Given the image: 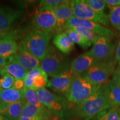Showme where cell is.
I'll return each mask as SVG.
<instances>
[{
    "label": "cell",
    "mask_w": 120,
    "mask_h": 120,
    "mask_svg": "<svg viewBox=\"0 0 120 120\" xmlns=\"http://www.w3.org/2000/svg\"><path fill=\"white\" fill-rule=\"evenodd\" d=\"M103 87L101 88L85 102L77 105L76 113L85 120H91L99 113L110 109Z\"/></svg>",
    "instance_id": "cell-1"
},
{
    "label": "cell",
    "mask_w": 120,
    "mask_h": 120,
    "mask_svg": "<svg viewBox=\"0 0 120 120\" xmlns=\"http://www.w3.org/2000/svg\"><path fill=\"white\" fill-rule=\"evenodd\" d=\"M48 82V75L42 70L40 74L34 77L31 90L36 91L37 90L45 88V87L47 86Z\"/></svg>",
    "instance_id": "cell-27"
},
{
    "label": "cell",
    "mask_w": 120,
    "mask_h": 120,
    "mask_svg": "<svg viewBox=\"0 0 120 120\" xmlns=\"http://www.w3.org/2000/svg\"></svg>",
    "instance_id": "cell-44"
},
{
    "label": "cell",
    "mask_w": 120,
    "mask_h": 120,
    "mask_svg": "<svg viewBox=\"0 0 120 120\" xmlns=\"http://www.w3.org/2000/svg\"><path fill=\"white\" fill-rule=\"evenodd\" d=\"M4 34H0V40H1V39H2L3 38H4Z\"/></svg>",
    "instance_id": "cell-41"
},
{
    "label": "cell",
    "mask_w": 120,
    "mask_h": 120,
    "mask_svg": "<svg viewBox=\"0 0 120 120\" xmlns=\"http://www.w3.org/2000/svg\"><path fill=\"white\" fill-rule=\"evenodd\" d=\"M24 92H25V99L27 102L36 106L38 109H40L46 116L50 118L52 113L41 103L38 95H37L36 91L28 89L25 87L24 88Z\"/></svg>",
    "instance_id": "cell-22"
},
{
    "label": "cell",
    "mask_w": 120,
    "mask_h": 120,
    "mask_svg": "<svg viewBox=\"0 0 120 120\" xmlns=\"http://www.w3.org/2000/svg\"><path fill=\"white\" fill-rule=\"evenodd\" d=\"M42 69L40 67L38 68L33 69V70L28 72L26 77L24 79L25 86L26 88L31 90L34 77H36L37 75L40 74L41 72L42 71Z\"/></svg>",
    "instance_id": "cell-30"
},
{
    "label": "cell",
    "mask_w": 120,
    "mask_h": 120,
    "mask_svg": "<svg viewBox=\"0 0 120 120\" xmlns=\"http://www.w3.org/2000/svg\"><path fill=\"white\" fill-rule=\"evenodd\" d=\"M111 108L120 107V87L115 85L111 80L102 85Z\"/></svg>",
    "instance_id": "cell-17"
},
{
    "label": "cell",
    "mask_w": 120,
    "mask_h": 120,
    "mask_svg": "<svg viewBox=\"0 0 120 120\" xmlns=\"http://www.w3.org/2000/svg\"><path fill=\"white\" fill-rule=\"evenodd\" d=\"M68 28H82L90 30L101 36H113L114 32L111 29L105 27L101 24L92 21L81 19L73 16L67 22L65 29Z\"/></svg>",
    "instance_id": "cell-9"
},
{
    "label": "cell",
    "mask_w": 120,
    "mask_h": 120,
    "mask_svg": "<svg viewBox=\"0 0 120 120\" xmlns=\"http://www.w3.org/2000/svg\"><path fill=\"white\" fill-rule=\"evenodd\" d=\"M64 32L71 39L74 43L79 45L83 49H88L92 44L91 41L87 40L72 28H66L64 30Z\"/></svg>",
    "instance_id": "cell-24"
},
{
    "label": "cell",
    "mask_w": 120,
    "mask_h": 120,
    "mask_svg": "<svg viewBox=\"0 0 120 120\" xmlns=\"http://www.w3.org/2000/svg\"><path fill=\"white\" fill-rule=\"evenodd\" d=\"M117 63L116 58L112 57L106 61L97 62L82 75L94 85H103L113 75Z\"/></svg>",
    "instance_id": "cell-4"
},
{
    "label": "cell",
    "mask_w": 120,
    "mask_h": 120,
    "mask_svg": "<svg viewBox=\"0 0 120 120\" xmlns=\"http://www.w3.org/2000/svg\"><path fill=\"white\" fill-rule=\"evenodd\" d=\"M52 32L35 30L30 32L22 42L21 46L33 56L41 61L49 46Z\"/></svg>",
    "instance_id": "cell-3"
},
{
    "label": "cell",
    "mask_w": 120,
    "mask_h": 120,
    "mask_svg": "<svg viewBox=\"0 0 120 120\" xmlns=\"http://www.w3.org/2000/svg\"><path fill=\"white\" fill-rule=\"evenodd\" d=\"M25 99L2 107L1 113L10 120H18L20 118L23 107L26 104Z\"/></svg>",
    "instance_id": "cell-19"
},
{
    "label": "cell",
    "mask_w": 120,
    "mask_h": 120,
    "mask_svg": "<svg viewBox=\"0 0 120 120\" xmlns=\"http://www.w3.org/2000/svg\"><path fill=\"white\" fill-rule=\"evenodd\" d=\"M47 120H60V118H49V119Z\"/></svg>",
    "instance_id": "cell-40"
},
{
    "label": "cell",
    "mask_w": 120,
    "mask_h": 120,
    "mask_svg": "<svg viewBox=\"0 0 120 120\" xmlns=\"http://www.w3.org/2000/svg\"><path fill=\"white\" fill-rule=\"evenodd\" d=\"M64 2L62 0H45L41 1L39 6V11L46 10H53L55 7Z\"/></svg>",
    "instance_id": "cell-32"
},
{
    "label": "cell",
    "mask_w": 120,
    "mask_h": 120,
    "mask_svg": "<svg viewBox=\"0 0 120 120\" xmlns=\"http://www.w3.org/2000/svg\"><path fill=\"white\" fill-rule=\"evenodd\" d=\"M36 92L41 103L52 115L58 117H64L67 116L68 106L63 97L51 92L46 88L37 90Z\"/></svg>",
    "instance_id": "cell-5"
},
{
    "label": "cell",
    "mask_w": 120,
    "mask_h": 120,
    "mask_svg": "<svg viewBox=\"0 0 120 120\" xmlns=\"http://www.w3.org/2000/svg\"><path fill=\"white\" fill-rule=\"evenodd\" d=\"M0 120H8L7 117H6L5 116H3L2 115L0 114Z\"/></svg>",
    "instance_id": "cell-39"
},
{
    "label": "cell",
    "mask_w": 120,
    "mask_h": 120,
    "mask_svg": "<svg viewBox=\"0 0 120 120\" xmlns=\"http://www.w3.org/2000/svg\"><path fill=\"white\" fill-rule=\"evenodd\" d=\"M1 109H2V105H1V102H0V113H1Z\"/></svg>",
    "instance_id": "cell-42"
},
{
    "label": "cell",
    "mask_w": 120,
    "mask_h": 120,
    "mask_svg": "<svg viewBox=\"0 0 120 120\" xmlns=\"http://www.w3.org/2000/svg\"><path fill=\"white\" fill-rule=\"evenodd\" d=\"M53 43L58 50L65 54L70 53L75 46L74 42L65 32L57 33L54 37Z\"/></svg>",
    "instance_id": "cell-20"
},
{
    "label": "cell",
    "mask_w": 120,
    "mask_h": 120,
    "mask_svg": "<svg viewBox=\"0 0 120 120\" xmlns=\"http://www.w3.org/2000/svg\"><path fill=\"white\" fill-rule=\"evenodd\" d=\"M25 87V82L23 79H16L13 88L15 89L21 90Z\"/></svg>",
    "instance_id": "cell-34"
},
{
    "label": "cell",
    "mask_w": 120,
    "mask_h": 120,
    "mask_svg": "<svg viewBox=\"0 0 120 120\" xmlns=\"http://www.w3.org/2000/svg\"><path fill=\"white\" fill-rule=\"evenodd\" d=\"M9 58H4L0 56V71H1L7 64V63L8 62Z\"/></svg>",
    "instance_id": "cell-37"
},
{
    "label": "cell",
    "mask_w": 120,
    "mask_h": 120,
    "mask_svg": "<svg viewBox=\"0 0 120 120\" xmlns=\"http://www.w3.org/2000/svg\"><path fill=\"white\" fill-rule=\"evenodd\" d=\"M52 10L57 19V33L61 32L65 29L68 21L73 17L71 1H64V2L55 7Z\"/></svg>",
    "instance_id": "cell-13"
},
{
    "label": "cell",
    "mask_w": 120,
    "mask_h": 120,
    "mask_svg": "<svg viewBox=\"0 0 120 120\" xmlns=\"http://www.w3.org/2000/svg\"><path fill=\"white\" fill-rule=\"evenodd\" d=\"M0 72L8 73L15 79L24 80L28 71L12 57L9 58L8 62Z\"/></svg>",
    "instance_id": "cell-18"
},
{
    "label": "cell",
    "mask_w": 120,
    "mask_h": 120,
    "mask_svg": "<svg viewBox=\"0 0 120 120\" xmlns=\"http://www.w3.org/2000/svg\"><path fill=\"white\" fill-rule=\"evenodd\" d=\"M19 46L13 38L4 37L0 40V56L10 58L17 53Z\"/></svg>",
    "instance_id": "cell-21"
},
{
    "label": "cell",
    "mask_w": 120,
    "mask_h": 120,
    "mask_svg": "<svg viewBox=\"0 0 120 120\" xmlns=\"http://www.w3.org/2000/svg\"><path fill=\"white\" fill-rule=\"evenodd\" d=\"M108 17L111 26L120 31V6L111 7Z\"/></svg>",
    "instance_id": "cell-26"
},
{
    "label": "cell",
    "mask_w": 120,
    "mask_h": 120,
    "mask_svg": "<svg viewBox=\"0 0 120 120\" xmlns=\"http://www.w3.org/2000/svg\"><path fill=\"white\" fill-rule=\"evenodd\" d=\"M73 77L74 73L71 69H66L49 79L47 87L55 92L66 95L71 87Z\"/></svg>",
    "instance_id": "cell-11"
},
{
    "label": "cell",
    "mask_w": 120,
    "mask_h": 120,
    "mask_svg": "<svg viewBox=\"0 0 120 120\" xmlns=\"http://www.w3.org/2000/svg\"><path fill=\"white\" fill-rule=\"evenodd\" d=\"M0 75H1V78L0 79L1 88L7 90L13 88L16 80L15 78L8 73L3 72H0Z\"/></svg>",
    "instance_id": "cell-28"
},
{
    "label": "cell",
    "mask_w": 120,
    "mask_h": 120,
    "mask_svg": "<svg viewBox=\"0 0 120 120\" xmlns=\"http://www.w3.org/2000/svg\"><path fill=\"white\" fill-rule=\"evenodd\" d=\"M97 62L89 51L75 58L71 64V69L75 75H82Z\"/></svg>",
    "instance_id": "cell-14"
},
{
    "label": "cell",
    "mask_w": 120,
    "mask_h": 120,
    "mask_svg": "<svg viewBox=\"0 0 120 120\" xmlns=\"http://www.w3.org/2000/svg\"><path fill=\"white\" fill-rule=\"evenodd\" d=\"M73 16L79 19L97 22L105 27H109L108 15L105 12H97L91 8L84 0L71 1Z\"/></svg>",
    "instance_id": "cell-6"
},
{
    "label": "cell",
    "mask_w": 120,
    "mask_h": 120,
    "mask_svg": "<svg viewBox=\"0 0 120 120\" xmlns=\"http://www.w3.org/2000/svg\"></svg>",
    "instance_id": "cell-45"
},
{
    "label": "cell",
    "mask_w": 120,
    "mask_h": 120,
    "mask_svg": "<svg viewBox=\"0 0 120 120\" xmlns=\"http://www.w3.org/2000/svg\"><path fill=\"white\" fill-rule=\"evenodd\" d=\"M116 45L110 37L101 36L90 51L97 62H102L113 57Z\"/></svg>",
    "instance_id": "cell-8"
},
{
    "label": "cell",
    "mask_w": 120,
    "mask_h": 120,
    "mask_svg": "<svg viewBox=\"0 0 120 120\" xmlns=\"http://www.w3.org/2000/svg\"><path fill=\"white\" fill-rule=\"evenodd\" d=\"M21 117H41L44 120H47L49 118L46 116L38 108L27 102L24 106L20 118Z\"/></svg>",
    "instance_id": "cell-23"
},
{
    "label": "cell",
    "mask_w": 120,
    "mask_h": 120,
    "mask_svg": "<svg viewBox=\"0 0 120 120\" xmlns=\"http://www.w3.org/2000/svg\"><path fill=\"white\" fill-rule=\"evenodd\" d=\"M102 86L92 83L83 75H74L71 87L65 95L66 97L70 102L79 105L90 98Z\"/></svg>",
    "instance_id": "cell-2"
},
{
    "label": "cell",
    "mask_w": 120,
    "mask_h": 120,
    "mask_svg": "<svg viewBox=\"0 0 120 120\" xmlns=\"http://www.w3.org/2000/svg\"><path fill=\"white\" fill-rule=\"evenodd\" d=\"M115 58L118 63V66L120 67V40L118 41L116 45V51H115Z\"/></svg>",
    "instance_id": "cell-35"
},
{
    "label": "cell",
    "mask_w": 120,
    "mask_h": 120,
    "mask_svg": "<svg viewBox=\"0 0 120 120\" xmlns=\"http://www.w3.org/2000/svg\"><path fill=\"white\" fill-rule=\"evenodd\" d=\"M112 81L120 87V67L118 66L113 73Z\"/></svg>",
    "instance_id": "cell-33"
},
{
    "label": "cell",
    "mask_w": 120,
    "mask_h": 120,
    "mask_svg": "<svg viewBox=\"0 0 120 120\" xmlns=\"http://www.w3.org/2000/svg\"><path fill=\"white\" fill-rule=\"evenodd\" d=\"M93 10L97 12H104L107 4L103 0H84Z\"/></svg>",
    "instance_id": "cell-31"
},
{
    "label": "cell",
    "mask_w": 120,
    "mask_h": 120,
    "mask_svg": "<svg viewBox=\"0 0 120 120\" xmlns=\"http://www.w3.org/2000/svg\"><path fill=\"white\" fill-rule=\"evenodd\" d=\"M32 24L36 30L52 33L57 32V19L52 10L39 11L34 16Z\"/></svg>",
    "instance_id": "cell-10"
},
{
    "label": "cell",
    "mask_w": 120,
    "mask_h": 120,
    "mask_svg": "<svg viewBox=\"0 0 120 120\" xmlns=\"http://www.w3.org/2000/svg\"><path fill=\"white\" fill-rule=\"evenodd\" d=\"M1 88V84H0V89Z\"/></svg>",
    "instance_id": "cell-43"
},
{
    "label": "cell",
    "mask_w": 120,
    "mask_h": 120,
    "mask_svg": "<svg viewBox=\"0 0 120 120\" xmlns=\"http://www.w3.org/2000/svg\"><path fill=\"white\" fill-rule=\"evenodd\" d=\"M18 120H44L41 117H34V118L21 117V118H19Z\"/></svg>",
    "instance_id": "cell-38"
},
{
    "label": "cell",
    "mask_w": 120,
    "mask_h": 120,
    "mask_svg": "<svg viewBox=\"0 0 120 120\" xmlns=\"http://www.w3.org/2000/svg\"><path fill=\"white\" fill-rule=\"evenodd\" d=\"M25 99L24 88L19 90L11 88L10 89H0V102L2 107L17 102Z\"/></svg>",
    "instance_id": "cell-16"
},
{
    "label": "cell",
    "mask_w": 120,
    "mask_h": 120,
    "mask_svg": "<svg viewBox=\"0 0 120 120\" xmlns=\"http://www.w3.org/2000/svg\"><path fill=\"white\" fill-rule=\"evenodd\" d=\"M65 60L62 54L52 45H49L40 67L50 77H53L66 70Z\"/></svg>",
    "instance_id": "cell-7"
},
{
    "label": "cell",
    "mask_w": 120,
    "mask_h": 120,
    "mask_svg": "<svg viewBox=\"0 0 120 120\" xmlns=\"http://www.w3.org/2000/svg\"><path fill=\"white\" fill-rule=\"evenodd\" d=\"M12 57L28 71L40 67L41 61L25 50L21 46H19L17 53Z\"/></svg>",
    "instance_id": "cell-15"
},
{
    "label": "cell",
    "mask_w": 120,
    "mask_h": 120,
    "mask_svg": "<svg viewBox=\"0 0 120 120\" xmlns=\"http://www.w3.org/2000/svg\"><path fill=\"white\" fill-rule=\"evenodd\" d=\"M118 109L110 108L99 113L93 120H120Z\"/></svg>",
    "instance_id": "cell-25"
},
{
    "label": "cell",
    "mask_w": 120,
    "mask_h": 120,
    "mask_svg": "<svg viewBox=\"0 0 120 120\" xmlns=\"http://www.w3.org/2000/svg\"><path fill=\"white\" fill-rule=\"evenodd\" d=\"M73 29L74 31L79 33L83 37L87 40H89L91 41L93 45L96 43L98 38L101 37V36H99L98 34H94V32H92V31H90V30L84 29V28H70Z\"/></svg>",
    "instance_id": "cell-29"
},
{
    "label": "cell",
    "mask_w": 120,
    "mask_h": 120,
    "mask_svg": "<svg viewBox=\"0 0 120 120\" xmlns=\"http://www.w3.org/2000/svg\"><path fill=\"white\" fill-rule=\"evenodd\" d=\"M104 1L109 7L120 6V0H104Z\"/></svg>",
    "instance_id": "cell-36"
},
{
    "label": "cell",
    "mask_w": 120,
    "mask_h": 120,
    "mask_svg": "<svg viewBox=\"0 0 120 120\" xmlns=\"http://www.w3.org/2000/svg\"><path fill=\"white\" fill-rule=\"evenodd\" d=\"M22 16V12L11 7L0 6V34H5Z\"/></svg>",
    "instance_id": "cell-12"
}]
</instances>
